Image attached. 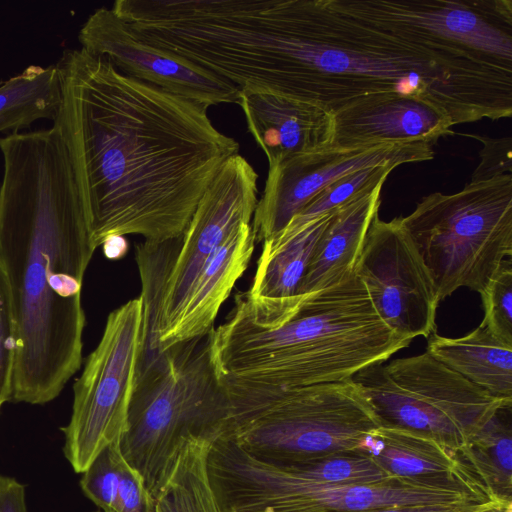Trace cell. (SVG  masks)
Returning a JSON list of instances; mask_svg holds the SVG:
<instances>
[{"instance_id": "obj_1", "label": "cell", "mask_w": 512, "mask_h": 512, "mask_svg": "<svg viewBox=\"0 0 512 512\" xmlns=\"http://www.w3.org/2000/svg\"><path fill=\"white\" fill-rule=\"evenodd\" d=\"M271 93L335 113L401 96L453 125L512 116V59L446 0H279Z\"/></svg>"}, {"instance_id": "obj_2", "label": "cell", "mask_w": 512, "mask_h": 512, "mask_svg": "<svg viewBox=\"0 0 512 512\" xmlns=\"http://www.w3.org/2000/svg\"><path fill=\"white\" fill-rule=\"evenodd\" d=\"M65 141L94 246L110 236L162 243L183 235L238 142L208 107L120 72L85 49L56 64Z\"/></svg>"}, {"instance_id": "obj_3", "label": "cell", "mask_w": 512, "mask_h": 512, "mask_svg": "<svg viewBox=\"0 0 512 512\" xmlns=\"http://www.w3.org/2000/svg\"><path fill=\"white\" fill-rule=\"evenodd\" d=\"M0 265L16 329L11 400L55 399L82 363L81 291L96 249L59 128L0 138Z\"/></svg>"}, {"instance_id": "obj_4", "label": "cell", "mask_w": 512, "mask_h": 512, "mask_svg": "<svg viewBox=\"0 0 512 512\" xmlns=\"http://www.w3.org/2000/svg\"><path fill=\"white\" fill-rule=\"evenodd\" d=\"M375 311L361 280L306 294L280 324L263 327L235 304L212 331L219 374L231 381L277 387L340 382L410 345Z\"/></svg>"}, {"instance_id": "obj_5", "label": "cell", "mask_w": 512, "mask_h": 512, "mask_svg": "<svg viewBox=\"0 0 512 512\" xmlns=\"http://www.w3.org/2000/svg\"><path fill=\"white\" fill-rule=\"evenodd\" d=\"M212 331L139 359L120 450L153 498L186 439L215 441L229 429L231 404L214 361Z\"/></svg>"}, {"instance_id": "obj_6", "label": "cell", "mask_w": 512, "mask_h": 512, "mask_svg": "<svg viewBox=\"0 0 512 512\" xmlns=\"http://www.w3.org/2000/svg\"><path fill=\"white\" fill-rule=\"evenodd\" d=\"M223 381L231 404L225 436L270 464L297 465L360 451L380 426L352 379L302 387Z\"/></svg>"}, {"instance_id": "obj_7", "label": "cell", "mask_w": 512, "mask_h": 512, "mask_svg": "<svg viewBox=\"0 0 512 512\" xmlns=\"http://www.w3.org/2000/svg\"><path fill=\"white\" fill-rule=\"evenodd\" d=\"M207 465L223 512H360L495 499L469 467L441 479L390 477L347 485L306 482L282 466L254 458L226 436L212 443Z\"/></svg>"}, {"instance_id": "obj_8", "label": "cell", "mask_w": 512, "mask_h": 512, "mask_svg": "<svg viewBox=\"0 0 512 512\" xmlns=\"http://www.w3.org/2000/svg\"><path fill=\"white\" fill-rule=\"evenodd\" d=\"M401 224L434 281L439 301L461 287L480 293L512 256V174L431 193Z\"/></svg>"}, {"instance_id": "obj_9", "label": "cell", "mask_w": 512, "mask_h": 512, "mask_svg": "<svg viewBox=\"0 0 512 512\" xmlns=\"http://www.w3.org/2000/svg\"><path fill=\"white\" fill-rule=\"evenodd\" d=\"M375 363L352 377L380 426L429 437L460 452L512 400L474 385L427 351L389 364Z\"/></svg>"}, {"instance_id": "obj_10", "label": "cell", "mask_w": 512, "mask_h": 512, "mask_svg": "<svg viewBox=\"0 0 512 512\" xmlns=\"http://www.w3.org/2000/svg\"><path fill=\"white\" fill-rule=\"evenodd\" d=\"M143 322L141 297L113 310L74 384L72 414L62 430L63 452L76 473L82 474L126 430L144 345Z\"/></svg>"}, {"instance_id": "obj_11", "label": "cell", "mask_w": 512, "mask_h": 512, "mask_svg": "<svg viewBox=\"0 0 512 512\" xmlns=\"http://www.w3.org/2000/svg\"><path fill=\"white\" fill-rule=\"evenodd\" d=\"M257 181L256 170L236 153L222 164L205 189L183 235L175 240L160 295L157 343L177 318L210 257L236 228L251 224L258 203Z\"/></svg>"}, {"instance_id": "obj_12", "label": "cell", "mask_w": 512, "mask_h": 512, "mask_svg": "<svg viewBox=\"0 0 512 512\" xmlns=\"http://www.w3.org/2000/svg\"><path fill=\"white\" fill-rule=\"evenodd\" d=\"M354 273L394 333L413 340L436 332V287L400 217L384 221L375 215Z\"/></svg>"}, {"instance_id": "obj_13", "label": "cell", "mask_w": 512, "mask_h": 512, "mask_svg": "<svg viewBox=\"0 0 512 512\" xmlns=\"http://www.w3.org/2000/svg\"><path fill=\"white\" fill-rule=\"evenodd\" d=\"M433 158V145L418 141L346 149L327 146L269 166L251 221L255 241L264 242L277 235L324 187L348 173L373 166L398 167Z\"/></svg>"}, {"instance_id": "obj_14", "label": "cell", "mask_w": 512, "mask_h": 512, "mask_svg": "<svg viewBox=\"0 0 512 512\" xmlns=\"http://www.w3.org/2000/svg\"><path fill=\"white\" fill-rule=\"evenodd\" d=\"M81 48L109 60L120 72L206 107L237 103L229 81L142 39L112 8L96 9L78 35Z\"/></svg>"}, {"instance_id": "obj_15", "label": "cell", "mask_w": 512, "mask_h": 512, "mask_svg": "<svg viewBox=\"0 0 512 512\" xmlns=\"http://www.w3.org/2000/svg\"><path fill=\"white\" fill-rule=\"evenodd\" d=\"M239 91L237 104L269 166L329 146L333 115L324 109L275 94Z\"/></svg>"}, {"instance_id": "obj_16", "label": "cell", "mask_w": 512, "mask_h": 512, "mask_svg": "<svg viewBox=\"0 0 512 512\" xmlns=\"http://www.w3.org/2000/svg\"><path fill=\"white\" fill-rule=\"evenodd\" d=\"M452 126L444 112L424 101L387 97L335 113L329 147L346 149L418 141L434 145L440 137L455 134Z\"/></svg>"}, {"instance_id": "obj_17", "label": "cell", "mask_w": 512, "mask_h": 512, "mask_svg": "<svg viewBox=\"0 0 512 512\" xmlns=\"http://www.w3.org/2000/svg\"><path fill=\"white\" fill-rule=\"evenodd\" d=\"M255 243L251 224H241L226 238L196 277L175 321L160 334L159 352L214 329L219 309L246 271Z\"/></svg>"}, {"instance_id": "obj_18", "label": "cell", "mask_w": 512, "mask_h": 512, "mask_svg": "<svg viewBox=\"0 0 512 512\" xmlns=\"http://www.w3.org/2000/svg\"><path fill=\"white\" fill-rule=\"evenodd\" d=\"M383 185L362 191L332 212L303 278L301 296L338 284L354 273L369 226L379 211Z\"/></svg>"}, {"instance_id": "obj_19", "label": "cell", "mask_w": 512, "mask_h": 512, "mask_svg": "<svg viewBox=\"0 0 512 512\" xmlns=\"http://www.w3.org/2000/svg\"><path fill=\"white\" fill-rule=\"evenodd\" d=\"M429 354L491 395L512 400V345L481 324L469 334L428 337Z\"/></svg>"}, {"instance_id": "obj_20", "label": "cell", "mask_w": 512, "mask_h": 512, "mask_svg": "<svg viewBox=\"0 0 512 512\" xmlns=\"http://www.w3.org/2000/svg\"><path fill=\"white\" fill-rule=\"evenodd\" d=\"M360 451L370 456L390 477L441 479L468 468L456 452L437 441L398 428L379 426Z\"/></svg>"}, {"instance_id": "obj_21", "label": "cell", "mask_w": 512, "mask_h": 512, "mask_svg": "<svg viewBox=\"0 0 512 512\" xmlns=\"http://www.w3.org/2000/svg\"><path fill=\"white\" fill-rule=\"evenodd\" d=\"M61 103L57 65H30L0 85V133H16L39 119L55 121Z\"/></svg>"}, {"instance_id": "obj_22", "label": "cell", "mask_w": 512, "mask_h": 512, "mask_svg": "<svg viewBox=\"0 0 512 512\" xmlns=\"http://www.w3.org/2000/svg\"><path fill=\"white\" fill-rule=\"evenodd\" d=\"M214 441L190 437L154 498V512H223L208 471Z\"/></svg>"}, {"instance_id": "obj_23", "label": "cell", "mask_w": 512, "mask_h": 512, "mask_svg": "<svg viewBox=\"0 0 512 512\" xmlns=\"http://www.w3.org/2000/svg\"><path fill=\"white\" fill-rule=\"evenodd\" d=\"M511 408H500L458 455L494 498L512 502Z\"/></svg>"}, {"instance_id": "obj_24", "label": "cell", "mask_w": 512, "mask_h": 512, "mask_svg": "<svg viewBox=\"0 0 512 512\" xmlns=\"http://www.w3.org/2000/svg\"><path fill=\"white\" fill-rule=\"evenodd\" d=\"M396 167L395 165L367 167L336 179L315 195L274 237L289 236L315 219L331 213L362 191L385 183Z\"/></svg>"}, {"instance_id": "obj_25", "label": "cell", "mask_w": 512, "mask_h": 512, "mask_svg": "<svg viewBox=\"0 0 512 512\" xmlns=\"http://www.w3.org/2000/svg\"><path fill=\"white\" fill-rule=\"evenodd\" d=\"M282 467L298 479L324 485L366 484L390 478L370 456L361 451L333 454Z\"/></svg>"}, {"instance_id": "obj_26", "label": "cell", "mask_w": 512, "mask_h": 512, "mask_svg": "<svg viewBox=\"0 0 512 512\" xmlns=\"http://www.w3.org/2000/svg\"><path fill=\"white\" fill-rule=\"evenodd\" d=\"M120 441L103 449L82 473L80 486L102 512H119V466L122 459Z\"/></svg>"}, {"instance_id": "obj_27", "label": "cell", "mask_w": 512, "mask_h": 512, "mask_svg": "<svg viewBox=\"0 0 512 512\" xmlns=\"http://www.w3.org/2000/svg\"><path fill=\"white\" fill-rule=\"evenodd\" d=\"M484 308L481 323L495 336L512 345V261L506 259L479 293Z\"/></svg>"}, {"instance_id": "obj_28", "label": "cell", "mask_w": 512, "mask_h": 512, "mask_svg": "<svg viewBox=\"0 0 512 512\" xmlns=\"http://www.w3.org/2000/svg\"><path fill=\"white\" fill-rule=\"evenodd\" d=\"M16 362V329L11 294L0 265V410L11 400Z\"/></svg>"}, {"instance_id": "obj_29", "label": "cell", "mask_w": 512, "mask_h": 512, "mask_svg": "<svg viewBox=\"0 0 512 512\" xmlns=\"http://www.w3.org/2000/svg\"><path fill=\"white\" fill-rule=\"evenodd\" d=\"M483 143L479 155L481 161L471 176L470 182L489 180L512 174L511 137L490 138L475 134H461Z\"/></svg>"}, {"instance_id": "obj_30", "label": "cell", "mask_w": 512, "mask_h": 512, "mask_svg": "<svg viewBox=\"0 0 512 512\" xmlns=\"http://www.w3.org/2000/svg\"><path fill=\"white\" fill-rule=\"evenodd\" d=\"M155 502L141 474L122 457L119 466V512H154Z\"/></svg>"}, {"instance_id": "obj_31", "label": "cell", "mask_w": 512, "mask_h": 512, "mask_svg": "<svg viewBox=\"0 0 512 512\" xmlns=\"http://www.w3.org/2000/svg\"><path fill=\"white\" fill-rule=\"evenodd\" d=\"M0 512H27L24 485L3 475H0Z\"/></svg>"}, {"instance_id": "obj_32", "label": "cell", "mask_w": 512, "mask_h": 512, "mask_svg": "<svg viewBox=\"0 0 512 512\" xmlns=\"http://www.w3.org/2000/svg\"><path fill=\"white\" fill-rule=\"evenodd\" d=\"M485 502H465L457 504L403 505L383 507L360 512H471Z\"/></svg>"}, {"instance_id": "obj_33", "label": "cell", "mask_w": 512, "mask_h": 512, "mask_svg": "<svg viewBox=\"0 0 512 512\" xmlns=\"http://www.w3.org/2000/svg\"><path fill=\"white\" fill-rule=\"evenodd\" d=\"M101 246L103 247L104 255L110 260H119L128 251V242L125 236H110Z\"/></svg>"}, {"instance_id": "obj_34", "label": "cell", "mask_w": 512, "mask_h": 512, "mask_svg": "<svg viewBox=\"0 0 512 512\" xmlns=\"http://www.w3.org/2000/svg\"><path fill=\"white\" fill-rule=\"evenodd\" d=\"M471 512H512V502L501 499H492L482 503Z\"/></svg>"}, {"instance_id": "obj_35", "label": "cell", "mask_w": 512, "mask_h": 512, "mask_svg": "<svg viewBox=\"0 0 512 512\" xmlns=\"http://www.w3.org/2000/svg\"><path fill=\"white\" fill-rule=\"evenodd\" d=\"M98 512H100V511H98Z\"/></svg>"}]
</instances>
